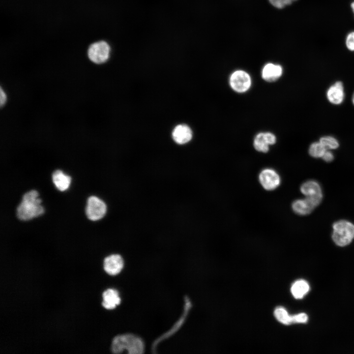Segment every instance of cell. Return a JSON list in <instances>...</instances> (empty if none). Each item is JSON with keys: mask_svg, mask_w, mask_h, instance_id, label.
<instances>
[{"mask_svg": "<svg viewBox=\"0 0 354 354\" xmlns=\"http://www.w3.org/2000/svg\"><path fill=\"white\" fill-rule=\"evenodd\" d=\"M41 202L36 190H32L26 193L17 207V217L21 220H29L41 215L44 212V208Z\"/></svg>", "mask_w": 354, "mask_h": 354, "instance_id": "6da1fadb", "label": "cell"}, {"mask_svg": "<svg viewBox=\"0 0 354 354\" xmlns=\"http://www.w3.org/2000/svg\"><path fill=\"white\" fill-rule=\"evenodd\" d=\"M112 48L110 43L105 40H95L88 46L86 50V57L89 62L95 65L106 63L110 59Z\"/></svg>", "mask_w": 354, "mask_h": 354, "instance_id": "7a4b0ae2", "label": "cell"}, {"mask_svg": "<svg viewBox=\"0 0 354 354\" xmlns=\"http://www.w3.org/2000/svg\"><path fill=\"white\" fill-rule=\"evenodd\" d=\"M124 349L129 354H142L144 351V345L140 338L134 335L124 334L115 337L112 344L113 353H120Z\"/></svg>", "mask_w": 354, "mask_h": 354, "instance_id": "3957f363", "label": "cell"}, {"mask_svg": "<svg viewBox=\"0 0 354 354\" xmlns=\"http://www.w3.org/2000/svg\"><path fill=\"white\" fill-rule=\"evenodd\" d=\"M332 228V238L338 246H346L354 238V225L348 221H338L333 224Z\"/></svg>", "mask_w": 354, "mask_h": 354, "instance_id": "277c9868", "label": "cell"}, {"mask_svg": "<svg viewBox=\"0 0 354 354\" xmlns=\"http://www.w3.org/2000/svg\"><path fill=\"white\" fill-rule=\"evenodd\" d=\"M106 203L99 198L91 196L87 200L86 214L88 218L92 221H97L103 218L107 213Z\"/></svg>", "mask_w": 354, "mask_h": 354, "instance_id": "5b68a950", "label": "cell"}, {"mask_svg": "<svg viewBox=\"0 0 354 354\" xmlns=\"http://www.w3.org/2000/svg\"><path fill=\"white\" fill-rule=\"evenodd\" d=\"M259 180L262 187L268 191L276 189L281 183L279 174L274 169L269 168L264 169L260 172Z\"/></svg>", "mask_w": 354, "mask_h": 354, "instance_id": "8992f818", "label": "cell"}, {"mask_svg": "<svg viewBox=\"0 0 354 354\" xmlns=\"http://www.w3.org/2000/svg\"><path fill=\"white\" fill-rule=\"evenodd\" d=\"M301 192L316 207L323 198L322 191L319 184L314 180L304 182L300 188Z\"/></svg>", "mask_w": 354, "mask_h": 354, "instance_id": "52a82bcc", "label": "cell"}, {"mask_svg": "<svg viewBox=\"0 0 354 354\" xmlns=\"http://www.w3.org/2000/svg\"><path fill=\"white\" fill-rule=\"evenodd\" d=\"M230 84L235 91L238 92H243L247 90L250 87L251 78L246 72L237 70L231 75L230 78Z\"/></svg>", "mask_w": 354, "mask_h": 354, "instance_id": "ba28073f", "label": "cell"}, {"mask_svg": "<svg viewBox=\"0 0 354 354\" xmlns=\"http://www.w3.org/2000/svg\"><path fill=\"white\" fill-rule=\"evenodd\" d=\"M326 96L328 101L333 105L342 104L345 98V92L343 83L337 81L327 89Z\"/></svg>", "mask_w": 354, "mask_h": 354, "instance_id": "9c48e42d", "label": "cell"}, {"mask_svg": "<svg viewBox=\"0 0 354 354\" xmlns=\"http://www.w3.org/2000/svg\"><path fill=\"white\" fill-rule=\"evenodd\" d=\"M123 266V261L118 254H112L106 257L104 260V269L109 274L115 275L120 272Z\"/></svg>", "mask_w": 354, "mask_h": 354, "instance_id": "30bf717a", "label": "cell"}, {"mask_svg": "<svg viewBox=\"0 0 354 354\" xmlns=\"http://www.w3.org/2000/svg\"><path fill=\"white\" fill-rule=\"evenodd\" d=\"M276 142V137L270 132L260 133L256 135L254 140V147L256 150L262 152H267L269 146Z\"/></svg>", "mask_w": 354, "mask_h": 354, "instance_id": "8fae6325", "label": "cell"}, {"mask_svg": "<svg viewBox=\"0 0 354 354\" xmlns=\"http://www.w3.org/2000/svg\"><path fill=\"white\" fill-rule=\"evenodd\" d=\"M173 139L179 145H184L189 142L192 137V132L189 126L179 124L175 127L172 133Z\"/></svg>", "mask_w": 354, "mask_h": 354, "instance_id": "7c38bea8", "label": "cell"}, {"mask_svg": "<svg viewBox=\"0 0 354 354\" xmlns=\"http://www.w3.org/2000/svg\"><path fill=\"white\" fill-rule=\"evenodd\" d=\"M293 211L300 215H305L310 213L316 207L314 204L307 198L296 200L292 205Z\"/></svg>", "mask_w": 354, "mask_h": 354, "instance_id": "4fadbf2b", "label": "cell"}, {"mask_svg": "<svg viewBox=\"0 0 354 354\" xmlns=\"http://www.w3.org/2000/svg\"><path fill=\"white\" fill-rule=\"evenodd\" d=\"M282 72V68L280 65L268 63L264 66L262 76L265 80L271 82L279 78Z\"/></svg>", "mask_w": 354, "mask_h": 354, "instance_id": "5bb4252c", "label": "cell"}, {"mask_svg": "<svg viewBox=\"0 0 354 354\" xmlns=\"http://www.w3.org/2000/svg\"><path fill=\"white\" fill-rule=\"evenodd\" d=\"M102 297L103 300L102 304L107 309H114L120 302L118 292L113 289H108L105 291L103 293Z\"/></svg>", "mask_w": 354, "mask_h": 354, "instance_id": "9a60e30c", "label": "cell"}, {"mask_svg": "<svg viewBox=\"0 0 354 354\" xmlns=\"http://www.w3.org/2000/svg\"><path fill=\"white\" fill-rule=\"evenodd\" d=\"M52 180L57 188L61 191L66 190L71 182V177L59 170L53 173Z\"/></svg>", "mask_w": 354, "mask_h": 354, "instance_id": "2e32d148", "label": "cell"}, {"mask_svg": "<svg viewBox=\"0 0 354 354\" xmlns=\"http://www.w3.org/2000/svg\"><path fill=\"white\" fill-rule=\"evenodd\" d=\"M309 288V285L305 280H298L292 285L291 291L295 298L300 299L308 292Z\"/></svg>", "mask_w": 354, "mask_h": 354, "instance_id": "e0dca14e", "label": "cell"}, {"mask_svg": "<svg viewBox=\"0 0 354 354\" xmlns=\"http://www.w3.org/2000/svg\"><path fill=\"white\" fill-rule=\"evenodd\" d=\"M274 315L278 322L285 325H289L293 323L292 316H290L283 307H276L274 311Z\"/></svg>", "mask_w": 354, "mask_h": 354, "instance_id": "ac0fdd59", "label": "cell"}, {"mask_svg": "<svg viewBox=\"0 0 354 354\" xmlns=\"http://www.w3.org/2000/svg\"><path fill=\"white\" fill-rule=\"evenodd\" d=\"M327 149L319 142H315L312 143L309 148V153L313 157L322 158Z\"/></svg>", "mask_w": 354, "mask_h": 354, "instance_id": "d6986e66", "label": "cell"}, {"mask_svg": "<svg viewBox=\"0 0 354 354\" xmlns=\"http://www.w3.org/2000/svg\"><path fill=\"white\" fill-rule=\"evenodd\" d=\"M319 141L326 149L328 150L336 149L339 146L338 140L331 136H323L320 139Z\"/></svg>", "mask_w": 354, "mask_h": 354, "instance_id": "ffe728a7", "label": "cell"}, {"mask_svg": "<svg viewBox=\"0 0 354 354\" xmlns=\"http://www.w3.org/2000/svg\"><path fill=\"white\" fill-rule=\"evenodd\" d=\"M9 100V95L7 90L2 86L0 87V106L1 108L5 107Z\"/></svg>", "mask_w": 354, "mask_h": 354, "instance_id": "44dd1931", "label": "cell"}, {"mask_svg": "<svg viewBox=\"0 0 354 354\" xmlns=\"http://www.w3.org/2000/svg\"><path fill=\"white\" fill-rule=\"evenodd\" d=\"M345 45L349 51L354 52V30L349 32L347 34Z\"/></svg>", "mask_w": 354, "mask_h": 354, "instance_id": "7402d4cb", "label": "cell"}, {"mask_svg": "<svg viewBox=\"0 0 354 354\" xmlns=\"http://www.w3.org/2000/svg\"><path fill=\"white\" fill-rule=\"evenodd\" d=\"M296 0H269L272 5L278 8H282Z\"/></svg>", "mask_w": 354, "mask_h": 354, "instance_id": "603a6c76", "label": "cell"}, {"mask_svg": "<svg viewBox=\"0 0 354 354\" xmlns=\"http://www.w3.org/2000/svg\"><path fill=\"white\" fill-rule=\"evenodd\" d=\"M292 318L293 323H305L308 319L307 314L304 313L293 315Z\"/></svg>", "mask_w": 354, "mask_h": 354, "instance_id": "cb8c5ba5", "label": "cell"}, {"mask_svg": "<svg viewBox=\"0 0 354 354\" xmlns=\"http://www.w3.org/2000/svg\"><path fill=\"white\" fill-rule=\"evenodd\" d=\"M322 158L325 162H331L333 160L334 155L330 151L327 149L324 154Z\"/></svg>", "mask_w": 354, "mask_h": 354, "instance_id": "d4e9b609", "label": "cell"}, {"mask_svg": "<svg viewBox=\"0 0 354 354\" xmlns=\"http://www.w3.org/2000/svg\"><path fill=\"white\" fill-rule=\"evenodd\" d=\"M351 9H352V11H353V13H354V1H353L351 3Z\"/></svg>", "mask_w": 354, "mask_h": 354, "instance_id": "484cf974", "label": "cell"}, {"mask_svg": "<svg viewBox=\"0 0 354 354\" xmlns=\"http://www.w3.org/2000/svg\"><path fill=\"white\" fill-rule=\"evenodd\" d=\"M352 101L353 104L354 105V93H353V95H352Z\"/></svg>", "mask_w": 354, "mask_h": 354, "instance_id": "4316f807", "label": "cell"}]
</instances>
